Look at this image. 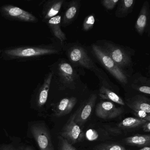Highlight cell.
Instances as JSON below:
<instances>
[{
	"label": "cell",
	"mask_w": 150,
	"mask_h": 150,
	"mask_svg": "<svg viewBox=\"0 0 150 150\" xmlns=\"http://www.w3.org/2000/svg\"><path fill=\"white\" fill-rule=\"evenodd\" d=\"M59 50L52 44L16 45L0 49V58L5 61L27 62L58 54Z\"/></svg>",
	"instance_id": "obj_1"
},
{
	"label": "cell",
	"mask_w": 150,
	"mask_h": 150,
	"mask_svg": "<svg viewBox=\"0 0 150 150\" xmlns=\"http://www.w3.org/2000/svg\"><path fill=\"white\" fill-rule=\"evenodd\" d=\"M30 130L40 150H55L50 132L45 123L39 121L32 123Z\"/></svg>",
	"instance_id": "obj_2"
},
{
	"label": "cell",
	"mask_w": 150,
	"mask_h": 150,
	"mask_svg": "<svg viewBox=\"0 0 150 150\" xmlns=\"http://www.w3.org/2000/svg\"><path fill=\"white\" fill-rule=\"evenodd\" d=\"M0 14L4 19L8 21L32 23L38 22V18L33 14L11 4L1 6Z\"/></svg>",
	"instance_id": "obj_3"
},
{
	"label": "cell",
	"mask_w": 150,
	"mask_h": 150,
	"mask_svg": "<svg viewBox=\"0 0 150 150\" xmlns=\"http://www.w3.org/2000/svg\"><path fill=\"white\" fill-rule=\"evenodd\" d=\"M92 48L96 57L110 73L121 83L127 84L128 80L126 75L121 68L116 64L106 52L100 47L95 45H93Z\"/></svg>",
	"instance_id": "obj_4"
},
{
	"label": "cell",
	"mask_w": 150,
	"mask_h": 150,
	"mask_svg": "<svg viewBox=\"0 0 150 150\" xmlns=\"http://www.w3.org/2000/svg\"><path fill=\"white\" fill-rule=\"evenodd\" d=\"M53 77V73L50 71L45 74L43 81L39 82L35 88L32 95L31 102L37 108H41L46 103Z\"/></svg>",
	"instance_id": "obj_5"
},
{
	"label": "cell",
	"mask_w": 150,
	"mask_h": 150,
	"mask_svg": "<svg viewBox=\"0 0 150 150\" xmlns=\"http://www.w3.org/2000/svg\"><path fill=\"white\" fill-rule=\"evenodd\" d=\"M78 111L71 116L63 127L60 134L61 137L65 139L72 145L79 142L83 137V133L80 127L75 122Z\"/></svg>",
	"instance_id": "obj_6"
},
{
	"label": "cell",
	"mask_w": 150,
	"mask_h": 150,
	"mask_svg": "<svg viewBox=\"0 0 150 150\" xmlns=\"http://www.w3.org/2000/svg\"><path fill=\"white\" fill-rule=\"evenodd\" d=\"M51 71L56 74L61 84L66 86H70L74 84L75 73L71 66L64 61L59 62L57 65L51 67Z\"/></svg>",
	"instance_id": "obj_7"
},
{
	"label": "cell",
	"mask_w": 150,
	"mask_h": 150,
	"mask_svg": "<svg viewBox=\"0 0 150 150\" xmlns=\"http://www.w3.org/2000/svg\"><path fill=\"white\" fill-rule=\"evenodd\" d=\"M123 112L122 108H117L113 103L102 101L97 104L96 109V115L103 119H110L120 115Z\"/></svg>",
	"instance_id": "obj_8"
},
{
	"label": "cell",
	"mask_w": 150,
	"mask_h": 150,
	"mask_svg": "<svg viewBox=\"0 0 150 150\" xmlns=\"http://www.w3.org/2000/svg\"><path fill=\"white\" fill-rule=\"evenodd\" d=\"M69 57L74 63L81 66L87 69L94 67L93 61L83 48L79 46L73 47L69 52Z\"/></svg>",
	"instance_id": "obj_9"
},
{
	"label": "cell",
	"mask_w": 150,
	"mask_h": 150,
	"mask_svg": "<svg viewBox=\"0 0 150 150\" xmlns=\"http://www.w3.org/2000/svg\"><path fill=\"white\" fill-rule=\"evenodd\" d=\"M104 51L119 68L126 66L129 63V56L117 46L108 44Z\"/></svg>",
	"instance_id": "obj_10"
},
{
	"label": "cell",
	"mask_w": 150,
	"mask_h": 150,
	"mask_svg": "<svg viewBox=\"0 0 150 150\" xmlns=\"http://www.w3.org/2000/svg\"><path fill=\"white\" fill-rule=\"evenodd\" d=\"M64 1V0H48L45 1L42 11L43 21H46L57 16Z\"/></svg>",
	"instance_id": "obj_11"
},
{
	"label": "cell",
	"mask_w": 150,
	"mask_h": 150,
	"mask_svg": "<svg viewBox=\"0 0 150 150\" xmlns=\"http://www.w3.org/2000/svg\"><path fill=\"white\" fill-rule=\"evenodd\" d=\"M97 99L96 95L91 96L86 103L83 108L78 110L75 118V122L78 125H82L90 116L93 108L95 104Z\"/></svg>",
	"instance_id": "obj_12"
},
{
	"label": "cell",
	"mask_w": 150,
	"mask_h": 150,
	"mask_svg": "<svg viewBox=\"0 0 150 150\" xmlns=\"http://www.w3.org/2000/svg\"><path fill=\"white\" fill-rule=\"evenodd\" d=\"M126 104L133 111L143 110L148 114H150L149 100L144 96L139 95L134 96L128 100Z\"/></svg>",
	"instance_id": "obj_13"
},
{
	"label": "cell",
	"mask_w": 150,
	"mask_h": 150,
	"mask_svg": "<svg viewBox=\"0 0 150 150\" xmlns=\"http://www.w3.org/2000/svg\"><path fill=\"white\" fill-rule=\"evenodd\" d=\"M77 102V99L75 97L62 99L55 108L54 110L55 115L57 117H61L68 115L72 111Z\"/></svg>",
	"instance_id": "obj_14"
},
{
	"label": "cell",
	"mask_w": 150,
	"mask_h": 150,
	"mask_svg": "<svg viewBox=\"0 0 150 150\" xmlns=\"http://www.w3.org/2000/svg\"><path fill=\"white\" fill-rule=\"evenodd\" d=\"M54 37L63 42L66 40L65 34L61 29V16H57L45 22Z\"/></svg>",
	"instance_id": "obj_15"
},
{
	"label": "cell",
	"mask_w": 150,
	"mask_h": 150,
	"mask_svg": "<svg viewBox=\"0 0 150 150\" xmlns=\"http://www.w3.org/2000/svg\"><path fill=\"white\" fill-rule=\"evenodd\" d=\"M149 16V8L148 3L146 1L144 3L139 16L136 21V29L139 34H142L144 33L145 29L147 26Z\"/></svg>",
	"instance_id": "obj_16"
},
{
	"label": "cell",
	"mask_w": 150,
	"mask_h": 150,
	"mask_svg": "<svg viewBox=\"0 0 150 150\" xmlns=\"http://www.w3.org/2000/svg\"><path fill=\"white\" fill-rule=\"evenodd\" d=\"M125 142L132 146L139 147L149 146L150 145V135H136L128 137L124 139Z\"/></svg>",
	"instance_id": "obj_17"
},
{
	"label": "cell",
	"mask_w": 150,
	"mask_h": 150,
	"mask_svg": "<svg viewBox=\"0 0 150 150\" xmlns=\"http://www.w3.org/2000/svg\"><path fill=\"white\" fill-rule=\"evenodd\" d=\"M79 8L78 1H75L70 2L64 14L62 23L63 26H67L72 22L76 16Z\"/></svg>",
	"instance_id": "obj_18"
},
{
	"label": "cell",
	"mask_w": 150,
	"mask_h": 150,
	"mask_svg": "<svg viewBox=\"0 0 150 150\" xmlns=\"http://www.w3.org/2000/svg\"><path fill=\"white\" fill-rule=\"evenodd\" d=\"M99 96L102 99L109 100L120 105L125 104L122 99L119 96L103 86L100 88Z\"/></svg>",
	"instance_id": "obj_19"
},
{
	"label": "cell",
	"mask_w": 150,
	"mask_h": 150,
	"mask_svg": "<svg viewBox=\"0 0 150 150\" xmlns=\"http://www.w3.org/2000/svg\"><path fill=\"white\" fill-rule=\"evenodd\" d=\"M148 121L139 119L136 117H129L125 118L122 121L119 123L118 126L120 128H136L142 126L143 125Z\"/></svg>",
	"instance_id": "obj_20"
},
{
	"label": "cell",
	"mask_w": 150,
	"mask_h": 150,
	"mask_svg": "<svg viewBox=\"0 0 150 150\" xmlns=\"http://www.w3.org/2000/svg\"><path fill=\"white\" fill-rule=\"evenodd\" d=\"M135 1L134 0H122L120 1V4L118 6V14H125L128 13L132 8L134 5Z\"/></svg>",
	"instance_id": "obj_21"
},
{
	"label": "cell",
	"mask_w": 150,
	"mask_h": 150,
	"mask_svg": "<svg viewBox=\"0 0 150 150\" xmlns=\"http://www.w3.org/2000/svg\"><path fill=\"white\" fill-rule=\"evenodd\" d=\"M94 150H127L124 146L117 144H102L96 146Z\"/></svg>",
	"instance_id": "obj_22"
},
{
	"label": "cell",
	"mask_w": 150,
	"mask_h": 150,
	"mask_svg": "<svg viewBox=\"0 0 150 150\" xmlns=\"http://www.w3.org/2000/svg\"><path fill=\"white\" fill-rule=\"evenodd\" d=\"M59 150H77V149L69 143L65 139L61 136L59 137Z\"/></svg>",
	"instance_id": "obj_23"
},
{
	"label": "cell",
	"mask_w": 150,
	"mask_h": 150,
	"mask_svg": "<svg viewBox=\"0 0 150 150\" xmlns=\"http://www.w3.org/2000/svg\"><path fill=\"white\" fill-rule=\"evenodd\" d=\"M95 23L94 16L90 15L86 17L83 24V29L85 31L90 30L93 26Z\"/></svg>",
	"instance_id": "obj_24"
},
{
	"label": "cell",
	"mask_w": 150,
	"mask_h": 150,
	"mask_svg": "<svg viewBox=\"0 0 150 150\" xmlns=\"http://www.w3.org/2000/svg\"><path fill=\"white\" fill-rule=\"evenodd\" d=\"M134 114L137 116V118L150 122V114H148L143 110H135L134 111Z\"/></svg>",
	"instance_id": "obj_25"
},
{
	"label": "cell",
	"mask_w": 150,
	"mask_h": 150,
	"mask_svg": "<svg viewBox=\"0 0 150 150\" xmlns=\"http://www.w3.org/2000/svg\"><path fill=\"white\" fill-rule=\"evenodd\" d=\"M118 0H104L102 1V4L107 9L111 10L113 9L116 6Z\"/></svg>",
	"instance_id": "obj_26"
},
{
	"label": "cell",
	"mask_w": 150,
	"mask_h": 150,
	"mask_svg": "<svg viewBox=\"0 0 150 150\" xmlns=\"http://www.w3.org/2000/svg\"><path fill=\"white\" fill-rule=\"evenodd\" d=\"M0 150H21V147H17L12 144L0 145Z\"/></svg>",
	"instance_id": "obj_27"
},
{
	"label": "cell",
	"mask_w": 150,
	"mask_h": 150,
	"mask_svg": "<svg viewBox=\"0 0 150 150\" xmlns=\"http://www.w3.org/2000/svg\"><path fill=\"white\" fill-rule=\"evenodd\" d=\"M86 137L89 140H95L97 138L98 135L96 132L93 130L90 129L86 132Z\"/></svg>",
	"instance_id": "obj_28"
},
{
	"label": "cell",
	"mask_w": 150,
	"mask_h": 150,
	"mask_svg": "<svg viewBox=\"0 0 150 150\" xmlns=\"http://www.w3.org/2000/svg\"><path fill=\"white\" fill-rule=\"evenodd\" d=\"M138 91H140L141 93L146 94L150 95V88L147 86H142L138 88Z\"/></svg>",
	"instance_id": "obj_29"
},
{
	"label": "cell",
	"mask_w": 150,
	"mask_h": 150,
	"mask_svg": "<svg viewBox=\"0 0 150 150\" xmlns=\"http://www.w3.org/2000/svg\"><path fill=\"white\" fill-rule=\"evenodd\" d=\"M150 122H147L144 124L142 125L143 130L146 132H150Z\"/></svg>",
	"instance_id": "obj_30"
},
{
	"label": "cell",
	"mask_w": 150,
	"mask_h": 150,
	"mask_svg": "<svg viewBox=\"0 0 150 150\" xmlns=\"http://www.w3.org/2000/svg\"><path fill=\"white\" fill-rule=\"evenodd\" d=\"M21 150H34L33 148L30 146H26L21 147Z\"/></svg>",
	"instance_id": "obj_31"
},
{
	"label": "cell",
	"mask_w": 150,
	"mask_h": 150,
	"mask_svg": "<svg viewBox=\"0 0 150 150\" xmlns=\"http://www.w3.org/2000/svg\"><path fill=\"white\" fill-rule=\"evenodd\" d=\"M139 150H150V146H145Z\"/></svg>",
	"instance_id": "obj_32"
}]
</instances>
